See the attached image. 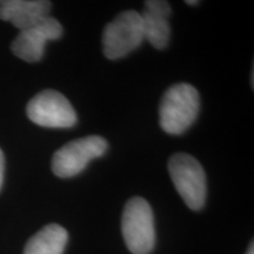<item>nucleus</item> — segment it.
<instances>
[{"label":"nucleus","mask_w":254,"mask_h":254,"mask_svg":"<svg viewBox=\"0 0 254 254\" xmlns=\"http://www.w3.org/2000/svg\"><path fill=\"white\" fill-rule=\"evenodd\" d=\"M171 179L184 202L193 211L204 207L206 201V174L201 164L192 155L176 153L168 160Z\"/></svg>","instance_id":"3"},{"label":"nucleus","mask_w":254,"mask_h":254,"mask_svg":"<svg viewBox=\"0 0 254 254\" xmlns=\"http://www.w3.org/2000/svg\"><path fill=\"white\" fill-rule=\"evenodd\" d=\"M246 254H254V247H253V243H251V245H250V249H249V251H247V253Z\"/></svg>","instance_id":"12"},{"label":"nucleus","mask_w":254,"mask_h":254,"mask_svg":"<svg viewBox=\"0 0 254 254\" xmlns=\"http://www.w3.org/2000/svg\"><path fill=\"white\" fill-rule=\"evenodd\" d=\"M172 14L170 4L164 0L145 1V9L141 17L144 39L154 49L164 50L167 47L171 38V26L168 18Z\"/></svg>","instance_id":"8"},{"label":"nucleus","mask_w":254,"mask_h":254,"mask_svg":"<svg viewBox=\"0 0 254 254\" xmlns=\"http://www.w3.org/2000/svg\"><path fill=\"white\" fill-rule=\"evenodd\" d=\"M200 95L194 86L180 82L165 92L159 106V123L168 134L180 135L198 118Z\"/></svg>","instance_id":"1"},{"label":"nucleus","mask_w":254,"mask_h":254,"mask_svg":"<svg viewBox=\"0 0 254 254\" xmlns=\"http://www.w3.org/2000/svg\"><path fill=\"white\" fill-rule=\"evenodd\" d=\"M26 113L32 123L50 128H69L78 122L67 98L55 90L41 91L34 95L27 104Z\"/></svg>","instance_id":"6"},{"label":"nucleus","mask_w":254,"mask_h":254,"mask_svg":"<svg viewBox=\"0 0 254 254\" xmlns=\"http://www.w3.org/2000/svg\"><path fill=\"white\" fill-rule=\"evenodd\" d=\"M68 233L58 224H50L34 234L25 246L24 254H63Z\"/></svg>","instance_id":"10"},{"label":"nucleus","mask_w":254,"mask_h":254,"mask_svg":"<svg viewBox=\"0 0 254 254\" xmlns=\"http://www.w3.org/2000/svg\"><path fill=\"white\" fill-rule=\"evenodd\" d=\"M63 36L62 24L56 18L46 17L33 26L20 31L11 45L13 55L27 63H36L43 58L46 44Z\"/></svg>","instance_id":"7"},{"label":"nucleus","mask_w":254,"mask_h":254,"mask_svg":"<svg viewBox=\"0 0 254 254\" xmlns=\"http://www.w3.org/2000/svg\"><path fill=\"white\" fill-rule=\"evenodd\" d=\"M51 8L45 0H0V19L23 31L49 17Z\"/></svg>","instance_id":"9"},{"label":"nucleus","mask_w":254,"mask_h":254,"mask_svg":"<svg viewBox=\"0 0 254 254\" xmlns=\"http://www.w3.org/2000/svg\"><path fill=\"white\" fill-rule=\"evenodd\" d=\"M4 173H5V157L2 151L0 150V190L2 187V183H4Z\"/></svg>","instance_id":"11"},{"label":"nucleus","mask_w":254,"mask_h":254,"mask_svg":"<svg viewBox=\"0 0 254 254\" xmlns=\"http://www.w3.org/2000/svg\"><path fill=\"white\" fill-rule=\"evenodd\" d=\"M140 13L125 11L117 15L103 32V50L107 59L117 60L138 49L144 41Z\"/></svg>","instance_id":"5"},{"label":"nucleus","mask_w":254,"mask_h":254,"mask_svg":"<svg viewBox=\"0 0 254 254\" xmlns=\"http://www.w3.org/2000/svg\"><path fill=\"white\" fill-rule=\"evenodd\" d=\"M109 144L100 135H87L64 145L52 158V171L59 178L80 174L95 158L103 157Z\"/></svg>","instance_id":"4"},{"label":"nucleus","mask_w":254,"mask_h":254,"mask_svg":"<svg viewBox=\"0 0 254 254\" xmlns=\"http://www.w3.org/2000/svg\"><path fill=\"white\" fill-rule=\"evenodd\" d=\"M122 231L127 249L133 254H150L153 251V211L144 198L134 196L126 202L122 218Z\"/></svg>","instance_id":"2"},{"label":"nucleus","mask_w":254,"mask_h":254,"mask_svg":"<svg viewBox=\"0 0 254 254\" xmlns=\"http://www.w3.org/2000/svg\"><path fill=\"white\" fill-rule=\"evenodd\" d=\"M186 4L187 5H196V4H199V1H195V0H193V1H190V0H186Z\"/></svg>","instance_id":"13"}]
</instances>
